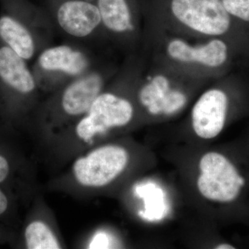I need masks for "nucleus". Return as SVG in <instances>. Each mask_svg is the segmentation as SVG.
Masks as SVG:
<instances>
[{"label": "nucleus", "mask_w": 249, "mask_h": 249, "mask_svg": "<svg viewBox=\"0 0 249 249\" xmlns=\"http://www.w3.org/2000/svg\"><path fill=\"white\" fill-rule=\"evenodd\" d=\"M107 85L83 117L41 142L46 163L61 169L77 156L101 143L114 130L124 128L134 120L135 108L127 96Z\"/></svg>", "instance_id": "nucleus-1"}, {"label": "nucleus", "mask_w": 249, "mask_h": 249, "mask_svg": "<svg viewBox=\"0 0 249 249\" xmlns=\"http://www.w3.org/2000/svg\"><path fill=\"white\" fill-rule=\"evenodd\" d=\"M113 72L109 67L98 65L40 101L26 132L36 145L83 117L107 87Z\"/></svg>", "instance_id": "nucleus-2"}, {"label": "nucleus", "mask_w": 249, "mask_h": 249, "mask_svg": "<svg viewBox=\"0 0 249 249\" xmlns=\"http://www.w3.org/2000/svg\"><path fill=\"white\" fill-rule=\"evenodd\" d=\"M130 160L124 145L101 142L73 159L49 180L46 189L76 199H93L124 175Z\"/></svg>", "instance_id": "nucleus-3"}, {"label": "nucleus", "mask_w": 249, "mask_h": 249, "mask_svg": "<svg viewBox=\"0 0 249 249\" xmlns=\"http://www.w3.org/2000/svg\"><path fill=\"white\" fill-rule=\"evenodd\" d=\"M27 62L0 41V124L16 133L27 132L41 101Z\"/></svg>", "instance_id": "nucleus-4"}, {"label": "nucleus", "mask_w": 249, "mask_h": 249, "mask_svg": "<svg viewBox=\"0 0 249 249\" xmlns=\"http://www.w3.org/2000/svg\"><path fill=\"white\" fill-rule=\"evenodd\" d=\"M0 41L27 61L50 46L55 28L49 15L27 0H0Z\"/></svg>", "instance_id": "nucleus-5"}, {"label": "nucleus", "mask_w": 249, "mask_h": 249, "mask_svg": "<svg viewBox=\"0 0 249 249\" xmlns=\"http://www.w3.org/2000/svg\"><path fill=\"white\" fill-rule=\"evenodd\" d=\"M98 65L91 51L71 41L46 47L36 56L31 70L40 91L49 94Z\"/></svg>", "instance_id": "nucleus-6"}, {"label": "nucleus", "mask_w": 249, "mask_h": 249, "mask_svg": "<svg viewBox=\"0 0 249 249\" xmlns=\"http://www.w3.org/2000/svg\"><path fill=\"white\" fill-rule=\"evenodd\" d=\"M17 134L0 124V186L27 204L36 196L35 168L16 142Z\"/></svg>", "instance_id": "nucleus-7"}, {"label": "nucleus", "mask_w": 249, "mask_h": 249, "mask_svg": "<svg viewBox=\"0 0 249 249\" xmlns=\"http://www.w3.org/2000/svg\"><path fill=\"white\" fill-rule=\"evenodd\" d=\"M55 1L49 15L55 31L70 40L82 44L105 36L96 0Z\"/></svg>", "instance_id": "nucleus-8"}, {"label": "nucleus", "mask_w": 249, "mask_h": 249, "mask_svg": "<svg viewBox=\"0 0 249 249\" xmlns=\"http://www.w3.org/2000/svg\"><path fill=\"white\" fill-rule=\"evenodd\" d=\"M199 168L198 189L205 198L231 203L240 196L246 180L227 157L218 152H209L201 159Z\"/></svg>", "instance_id": "nucleus-9"}, {"label": "nucleus", "mask_w": 249, "mask_h": 249, "mask_svg": "<svg viewBox=\"0 0 249 249\" xmlns=\"http://www.w3.org/2000/svg\"><path fill=\"white\" fill-rule=\"evenodd\" d=\"M33 202L11 247L26 249L65 248L53 213L43 198L36 196Z\"/></svg>", "instance_id": "nucleus-10"}, {"label": "nucleus", "mask_w": 249, "mask_h": 249, "mask_svg": "<svg viewBox=\"0 0 249 249\" xmlns=\"http://www.w3.org/2000/svg\"><path fill=\"white\" fill-rule=\"evenodd\" d=\"M171 10L178 22L204 35H223L230 28L222 0H173Z\"/></svg>", "instance_id": "nucleus-11"}, {"label": "nucleus", "mask_w": 249, "mask_h": 249, "mask_svg": "<svg viewBox=\"0 0 249 249\" xmlns=\"http://www.w3.org/2000/svg\"><path fill=\"white\" fill-rule=\"evenodd\" d=\"M229 99L220 89L206 91L196 101L192 110V124L198 137L215 138L222 132L227 120Z\"/></svg>", "instance_id": "nucleus-12"}, {"label": "nucleus", "mask_w": 249, "mask_h": 249, "mask_svg": "<svg viewBox=\"0 0 249 249\" xmlns=\"http://www.w3.org/2000/svg\"><path fill=\"white\" fill-rule=\"evenodd\" d=\"M170 58L186 63H198L209 67H218L227 60L228 47L225 42L217 39L205 45L193 47L182 40L170 41L167 47Z\"/></svg>", "instance_id": "nucleus-13"}, {"label": "nucleus", "mask_w": 249, "mask_h": 249, "mask_svg": "<svg viewBox=\"0 0 249 249\" xmlns=\"http://www.w3.org/2000/svg\"><path fill=\"white\" fill-rule=\"evenodd\" d=\"M105 35L124 38L133 36L136 22L127 0H96Z\"/></svg>", "instance_id": "nucleus-14"}, {"label": "nucleus", "mask_w": 249, "mask_h": 249, "mask_svg": "<svg viewBox=\"0 0 249 249\" xmlns=\"http://www.w3.org/2000/svg\"><path fill=\"white\" fill-rule=\"evenodd\" d=\"M17 198L9 191L0 186V223L18 231L19 224L18 219Z\"/></svg>", "instance_id": "nucleus-15"}, {"label": "nucleus", "mask_w": 249, "mask_h": 249, "mask_svg": "<svg viewBox=\"0 0 249 249\" xmlns=\"http://www.w3.org/2000/svg\"><path fill=\"white\" fill-rule=\"evenodd\" d=\"M228 14L249 22V0H222Z\"/></svg>", "instance_id": "nucleus-16"}, {"label": "nucleus", "mask_w": 249, "mask_h": 249, "mask_svg": "<svg viewBox=\"0 0 249 249\" xmlns=\"http://www.w3.org/2000/svg\"><path fill=\"white\" fill-rule=\"evenodd\" d=\"M18 231L0 223V246L5 244L12 245L16 239Z\"/></svg>", "instance_id": "nucleus-17"}, {"label": "nucleus", "mask_w": 249, "mask_h": 249, "mask_svg": "<svg viewBox=\"0 0 249 249\" xmlns=\"http://www.w3.org/2000/svg\"><path fill=\"white\" fill-rule=\"evenodd\" d=\"M215 249H235L233 246L231 245H229V244H222V245H219L217 246V247H215Z\"/></svg>", "instance_id": "nucleus-18"}]
</instances>
